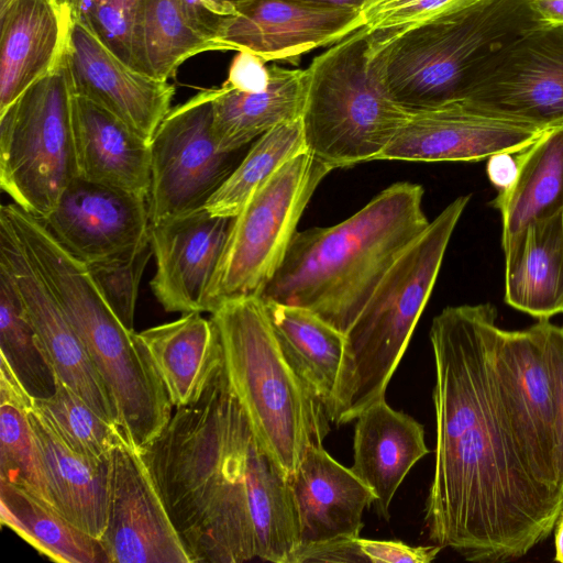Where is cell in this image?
I'll use <instances>...</instances> for the list:
<instances>
[{
    "label": "cell",
    "mask_w": 563,
    "mask_h": 563,
    "mask_svg": "<svg viewBox=\"0 0 563 563\" xmlns=\"http://www.w3.org/2000/svg\"><path fill=\"white\" fill-rule=\"evenodd\" d=\"M305 151L301 119L272 129L256 140L205 209L212 216L234 218L285 163Z\"/></svg>",
    "instance_id": "cell-32"
},
{
    "label": "cell",
    "mask_w": 563,
    "mask_h": 563,
    "mask_svg": "<svg viewBox=\"0 0 563 563\" xmlns=\"http://www.w3.org/2000/svg\"><path fill=\"white\" fill-rule=\"evenodd\" d=\"M541 25H563V0H530Z\"/></svg>",
    "instance_id": "cell-46"
},
{
    "label": "cell",
    "mask_w": 563,
    "mask_h": 563,
    "mask_svg": "<svg viewBox=\"0 0 563 563\" xmlns=\"http://www.w3.org/2000/svg\"><path fill=\"white\" fill-rule=\"evenodd\" d=\"M56 241L86 265L130 255L151 241L147 197L75 178L41 219Z\"/></svg>",
    "instance_id": "cell-15"
},
{
    "label": "cell",
    "mask_w": 563,
    "mask_h": 563,
    "mask_svg": "<svg viewBox=\"0 0 563 563\" xmlns=\"http://www.w3.org/2000/svg\"><path fill=\"white\" fill-rule=\"evenodd\" d=\"M29 410L0 401V481L18 485L53 506Z\"/></svg>",
    "instance_id": "cell-37"
},
{
    "label": "cell",
    "mask_w": 563,
    "mask_h": 563,
    "mask_svg": "<svg viewBox=\"0 0 563 563\" xmlns=\"http://www.w3.org/2000/svg\"><path fill=\"white\" fill-rule=\"evenodd\" d=\"M518 174L492 201L501 214V246L529 224L563 212V126L545 131L515 153Z\"/></svg>",
    "instance_id": "cell-29"
},
{
    "label": "cell",
    "mask_w": 563,
    "mask_h": 563,
    "mask_svg": "<svg viewBox=\"0 0 563 563\" xmlns=\"http://www.w3.org/2000/svg\"><path fill=\"white\" fill-rule=\"evenodd\" d=\"M232 218L205 208L151 224L155 274L151 288L167 312H205V296Z\"/></svg>",
    "instance_id": "cell-20"
},
{
    "label": "cell",
    "mask_w": 563,
    "mask_h": 563,
    "mask_svg": "<svg viewBox=\"0 0 563 563\" xmlns=\"http://www.w3.org/2000/svg\"><path fill=\"white\" fill-rule=\"evenodd\" d=\"M358 538H339L327 541L301 543L290 556L289 563L365 562Z\"/></svg>",
    "instance_id": "cell-43"
},
{
    "label": "cell",
    "mask_w": 563,
    "mask_h": 563,
    "mask_svg": "<svg viewBox=\"0 0 563 563\" xmlns=\"http://www.w3.org/2000/svg\"><path fill=\"white\" fill-rule=\"evenodd\" d=\"M364 26L361 9L299 0H246L219 38L222 51H250L265 62L298 64L308 52Z\"/></svg>",
    "instance_id": "cell-18"
},
{
    "label": "cell",
    "mask_w": 563,
    "mask_h": 563,
    "mask_svg": "<svg viewBox=\"0 0 563 563\" xmlns=\"http://www.w3.org/2000/svg\"><path fill=\"white\" fill-rule=\"evenodd\" d=\"M538 26L530 0H475L372 33L369 56L394 100L416 112L465 100L488 62Z\"/></svg>",
    "instance_id": "cell-4"
},
{
    "label": "cell",
    "mask_w": 563,
    "mask_h": 563,
    "mask_svg": "<svg viewBox=\"0 0 563 563\" xmlns=\"http://www.w3.org/2000/svg\"><path fill=\"white\" fill-rule=\"evenodd\" d=\"M1 523L49 560L109 563L101 541L77 528L29 490L0 481Z\"/></svg>",
    "instance_id": "cell-31"
},
{
    "label": "cell",
    "mask_w": 563,
    "mask_h": 563,
    "mask_svg": "<svg viewBox=\"0 0 563 563\" xmlns=\"http://www.w3.org/2000/svg\"><path fill=\"white\" fill-rule=\"evenodd\" d=\"M141 43L148 74L162 80L190 57L219 51L189 26L181 0H142Z\"/></svg>",
    "instance_id": "cell-34"
},
{
    "label": "cell",
    "mask_w": 563,
    "mask_h": 563,
    "mask_svg": "<svg viewBox=\"0 0 563 563\" xmlns=\"http://www.w3.org/2000/svg\"><path fill=\"white\" fill-rule=\"evenodd\" d=\"M371 42L363 26L306 69L305 145L332 170L377 161L409 117L373 65Z\"/></svg>",
    "instance_id": "cell-8"
},
{
    "label": "cell",
    "mask_w": 563,
    "mask_h": 563,
    "mask_svg": "<svg viewBox=\"0 0 563 563\" xmlns=\"http://www.w3.org/2000/svg\"><path fill=\"white\" fill-rule=\"evenodd\" d=\"M365 562L372 563H429L443 549L438 544L412 547L402 541L358 538Z\"/></svg>",
    "instance_id": "cell-42"
},
{
    "label": "cell",
    "mask_w": 563,
    "mask_h": 563,
    "mask_svg": "<svg viewBox=\"0 0 563 563\" xmlns=\"http://www.w3.org/2000/svg\"><path fill=\"white\" fill-rule=\"evenodd\" d=\"M100 541L109 563H191L140 450L128 440L110 456L108 521Z\"/></svg>",
    "instance_id": "cell-14"
},
{
    "label": "cell",
    "mask_w": 563,
    "mask_h": 563,
    "mask_svg": "<svg viewBox=\"0 0 563 563\" xmlns=\"http://www.w3.org/2000/svg\"><path fill=\"white\" fill-rule=\"evenodd\" d=\"M332 169L305 151L285 163L232 218L205 296V312L263 292L279 268L317 187Z\"/></svg>",
    "instance_id": "cell-10"
},
{
    "label": "cell",
    "mask_w": 563,
    "mask_h": 563,
    "mask_svg": "<svg viewBox=\"0 0 563 563\" xmlns=\"http://www.w3.org/2000/svg\"><path fill=\"white\" fill-rule=\"evenodd\" d=\"M0 268L11 278L57 379L108 421L119 424L117 406L76 330L32 267L11 232L0 224Z\"/></svg>",
    "instance_id": "cell-19"
},
{
    "label": "cell",
    "mask_w": 563,
    "mask_h": 563,
    "mask_svg": "<svg viewBox=\"0 0 563 563\" xmlns=\"http://www.w3.org/2000/svg\"><path fill=\"white\" fill-rule=\"evenodd\" d=\"M246 0H181L189 26L221 49L219 38Z\"/></svg>",
    "instance_id": "cell-40"
},
{
    "label": "cell",
    "mask_w": 563,
    "mask_h": 563,
    "mask_svg": "<svg viewBox=\"0 0 563 563\" xmlns=\"http://www.w3.org/2000/svg\"><path fill=\"white\" fill-rule=\"evenodd\" d=\"M53 507L100 540L108 521L110 459L71 450L34 406L27 412Z\"/></svg>",
    "instance_id": "cell-25"
},
{
    "label": "cell",
    "mask_w": 563,
    "mask_h": 563,
    "mask_svg": "<svg viewBox=\"0 0 563 563\" xmlns=\"http://www.w3.org/2000/svg\"><path fill=\"white\" fill-rule=\"evenodd\" d=\"M420 185L399 181L328 228L296 231L261 297L306 307L345 332L378 283L429 225Z\"/></svg>",
    "instance_id": "cell-3"
},
{
    "label": "cell",
    "mask_w": 563,
    "mask_h": 563,
    "mask_svg": "<svg viewBox=\"0 0 563 563\" xmlns=\"http://www.w3.org/2000/svg\"><path fill=\"white\" fill-rule=\"evenodd\" d=\"M65 57L0 113V186L30 214L45 219L77 178Z\"/></svg>",
    "instance_id": "cell-9"
},
{
    "label": "cell",
    "mask_w": 563,
    "mask_h": 563,
    "mask_svg": "<svg viewBox=\"0 0 563 563\" xmlns=\"http://www.w3.org/2000/svg\"><path fill=\"white\" fill-rule=\"evenodd\" d=\"M463 101L542 131L563 126V25L538 26L500 51Z\"/></svg>",
    "instance_id": "cell-13"
},
{
    "label": "cell",
    "mask_w": 563,
    "mask_h": 563,
    "mask_svg": "<svg viewBox=\"0 0 563 563\" xmlns=\"http://www.w3.org/2000/svg\"><path fill=\"white\" fill-rule=\"evenodd\" d=\"M166 388L173 407L198 399L211 373L222 361L218 329L201 312L137 332Z\"/></svg>",
    "instance_id": "cell-27"
},
{
    "label": "cell",
    "mask_w": 563,
    "mask_h": 563,
    "mask_svg": "<svg viewBox=\"0 0 563 563\" xmlns=\"http://www.w3.org/2000/svg\"><path fill=\"white\" fill-rule=\"evenodd\" d=\"M545 346L555 398L556 471L563 488V328L545 319Z\"/></svg>",
    "instance_id": "cell-41"
},
{
    "label": "cell",
    "mask_w": 563,
    "mask_h": 563,
    "mask_svg": "<svg viewBox=\"0 0 563 563\" xmlns=\"http://www.w3.org/2000/svg\"><path fill=\"white\" fill-rule=\"evenodd\" d=\"M470 198L471 195L455 198L406 247L345 332V353L329 411L331 422H352L385 398Z\"/></svg>",
    "instance_id": "cell-7"
},
{
    "label": "cell",
    "mask_w": 563,
    "mask_h": 563,
    "mask_svg": "<svg viewBox=\"0 0 563 563\" xmlns=\"http://www.w3.org/2000/svg\"><path fill=\"white\" fill-rule=\"evenodd\" d=\"M71 20L58 0H0V113L57 65Z\"/></svg>",
    "instance_id": "cell-21"
},
{
    "label": "cell",
    "mask_w": 563,
    "mask_h": 563,
    "mask_svg": "<svg viewBox=\"0 0 563 563\" xmlns=\"http://www.w3.org/2000/svg\"><path fill=\"white\" fill-rule=\"evenodd\" d=\"M490 183L499 190L509 188L516 180L518 163L512 152H499L488 157L486 166Z\"/></svg>",
    "instance_id": "cell-45"
},
{
    "label": "cell",
    "mask_w": 563,
    "mask_h": 563,
    "mask_svg": "<svg viewBox=\"0 0 563 563\" xmlns=\"http://www.w3.org/2000/svg\"><path fill=\"white\" fill-rule=\"evenodd\" d=\"M228 379L256 441L288 479L330 431L328 410L284 354L258 295L223 301L212 312Z\"/></svg>",
    "instance_id": "cell-6"
},
{
    "label": "cell",
    "mask_w": 563,
    "mask_h": 563,
    "mask_svg": "<svg viewBox=\"0 0 563 563\" xmlns=\"http://www.w3.org/2000/svg\"><path fill=\"white\" fill-rule=\"evenodd\" d=\"M141 12L142 0H82L73 18L128 66L150 75L141 43Z\"/></svg>",
    "instance_id": "cell-36"
},
{
    "label": "cell",
    "mask_w": 563,
    "mask_h": 563,
    "mask_svg": "<svg viewBox=\"0 0 563 563\" xmlns=\"http://www.w3.org/2000/svg\"><path fill=\"white\" fill-rule=\"evenodd\" d=\"M265 60L246 49L233 57L224 85L244 92H261L269 85L271 70Z\"/></svg>",
    "instance_id": "cell-44"
},
{
    "label": "cell",
    "mask_w": 563,
    "mask_h": 563,
    "mask_svg": "<svg viewBox=\"0 0 563 563\" xmlns=\"http://www.w3.org/2000/svg\"><path fill=\"white\" fill-rule=\"evenodd\" d=\"M140 452L191 563H285L298 547L288 479L256 441L223 358Z\"/></svg>",
    "instance_id": "cell-2"
},
{
    "label": "cell",
    "mask_w": 563,
    "mask_h": 563,
    "mask_svg": "<svg viewBox=\"0 0 563 563\" xmlns=\"http://www.w3.org/2000/svg\"><path fill=\"white\" fill-rule=\"evenodd\" d=\"M299 1L314 3V4H321V5L361 9L368 0H299Z\"/></svg>",
    "instance_id": "cell-47"
},
{
    "label": "cell",
    "mask_w": 563,
    "mask_h": 563,
    "mask_svg": "<svg viewBox=\"0 0 563 563\" xmlns=\"http://www.w3.org/2000/svg\"><path fill=\"white\" fill-rule=\"evenodd\" d=\"M352 472L376 496V514L388 520L393 498L412 466L430 453L421 423L385 398L355 419Z\"/></svg>",
    "instance_id": "cell-24"
},
{
    "label": "cell",
    "mask_w": 563,
    "mask_h": 563,
    "mask_svg": "<svg viewBox=\"0 0 563 563\" xmlns=\"http://www.w3.org/2000/svg\"><path fill=\"white\" fill-rule=\"evenodd\" d=\"M264 301L288 362L322 400L329 415L345 353V334L306 307Z\"/></svg>",
    "instance_id": "cell-30"
},
{
    "label": "cell",
    "mask_w": 563,
    "mask_h": 563,
    "mask_svg": "<svg viewBox=\"0 0 563 563\" xmlns=\"http://www.w3.org/2000/svg\"><path fill=\"white\" fill-rule=\"evenodd\" d=\"M0 355L33 399L51 397L57 377L9 275L0 268Z\"/></svg>",
    "instance_id": "cell-33"
},
{
    "label": "cell",
    "mask_w": 563,
    "mask_h": 563,
    "mask_svg": "<svg viewBox=\"0 0 563 563\" xmlns=\"http://www.w3.org/2000/svg\"><path fill=\"white\" fill-rule=\"evenodd\" d=\"M288 483L298 516L300 544L360 537L363 512L376 500L373 490L322 445L306 452Z\"/></svg>",
    "instance_id": "cell-22"
},
{
    "label": "cell",
    "mask_w": 563,
    "mask_h": 563,
    "mask_svg": "<svg viewBox=\"0 0 563 563\" xmlns=\"http://www.w3.org/2000/svg\"><path fill=\"white\" fill-rule=\"evenodd\" d=\"M490 369L500 413L528 470L538 483L563 496L545 319L525 330L498 328L490 346Z\"/></svg>",
    "instance_id": "cell-11"
},
{
    "label": "cell",
    "mask_w": 563,
    "mask_h": 563,
    "mask_svg": "<svg viewBox=\"0 0 563 563\" xmlns=\"http://www.w3.org/2000/svg\"><path fill=\"white\" fill-rule=\"evenodd\" d=\"M475 0H368L361 12L372 33L404 29Z\"/></svg>",
    "instance_id": "cell-39"
},
{
    "label": "cell",
    "mask_w": 563,
    "mask_h": 563,
    "mask_svg": "<svg viewBox=\"0 0 563 563\" xmlns=\"http://www.w3.org/2000/svg\"><path fill=\"white\" fill-rule=\"evenodd\" d=\"M58 1L69 10L71 15H74L82 0H58Z\"/></svg>",
    "instance_id": "cell-49"
},
{
    "label": "cell",
    "mask_w": 563,
    "mask_h": 563,
    "mask_svg": "<svg viewBox=\"0 0 563 563\" xmlns=\"http://www.w3.org/2000/svg\"><path fill=\"white\" fill-rule=\"evenodd\" d=\"M269 85L244 92L227 85L217 88L212 104V135L219 150L234 152L272 129L301 119L306 69L272 65Z\"/></svg>",
    "instance_id": "cell-28"
},
{
    "label": "cell",
    "mask_w": 563,
    "mask_h": 563,
    "mask_svg": "<svg viewBox=\"0 0 563 563\" xmlns=\"http://www.w3.org/2000/svg\"><path fill=\"white\" fill-rule=\"evenodd\" d=\"M496 320L490 303L446 307L429 333L435 459L424 522L434 544L478 563L525 556L563 510V496L536 481L500 413L490 369Z\"/></svg>",
    "instance_id": "cell-1"
},
{
    "label": "cell",
    "mask_w": 563,
    "mask_h": 563,
    "mask_svg": "<svg viewBox=\"0 0 563 563\" xmlns=\"http://www.w3.org/2000/svg\"><path fill=\"white\" fill-rule=\"evenodd\" d=\"M152 256L150 241L130 255L87 265L102 296L129 330H134L140 284Z\"/></svg>",
    "instance_id": "cell-38"
},
{
    "label": "cell",
    "mask_w": 563,
    "mask_h": 563,
    "mask_svg": "<svg viewBox=\"0 0 563 563\" xmlns=\"http://www.w3.org/2000/svg\"><path fill=\"white\" fill-rule=\"evenodd\" d=\"M556 562L563 563V510L555 525V556Z\"/></svg>",
    "instance_id": "cell-48"
},
{
    "label": "cell",
    "mask_w": 563,
    "mask_h": 563,
    "mask_svg": "<svg viewBox=\"0 0 563 563\" xmlns=\"http://www.w3.org/2000/svg\"><path fill=\"white\" fill-rule=\"evenodd\" d=\"M545 131L493 117L464 101L409 112L378 159L471 162L517 153Z\"/></svg>",
    "instance_id": "cell-16"
},
{
    "label": "cell",
    "mask_w": 563,
    "mask_h": 563,
    "mask_svg": "<svg viewBox=\"0 0 563 563\" xmlns=\"http://www.w3.org/2000/svg\"><path fill=\"white\" fill-rule=\"evenodd\" d=\"M20 247L81 339L117 406L126 440L141 450L164 429L173 406L137 332L124 327L88 266L44 224L29 227Z\"/></svg>",
    "instance_id": "cell-5"
},
{
    "label": "cell",
    "mask_w": 563,
    "mask_h": 563,
    "mask_svg": "<svg viewBox=\"0 0 563 563\" xmlns=\"http://www.w3.org/2000/svg\"><path fill=\"white\" fill-rule=\"evenodd\" d=\"M73 92L108 110L151 143L170 111L175 88L137 71L73 18L64 52Z\"/></svg>",
    "instance_id": "cell-17"
},
{
    "label": "cell",
    "mask_w": 563,
    "mask_h": 563,
    "mask_svg": "<svg viewBox=\"0 0 563 563\" xmlns=\"http://www.w3.org/2000/svg\"><path fill=\"white\" fill-rule=\"evenodd\" d=\"M71 120L77 178L148 197L150 143L108 110L76 95Z\"/></svg>",
    "instance_id": "cell-23"
},
{
    "label": "cell",
    "mask_w": 563,
    "mask_h": 563,
    "mask_svg": "<svg viewBox=\"0 0 563 563\" xmlns=\"http://www.w3.org/2000/svg\"><path fill=\"white\" fill-rule=\"evenodd\" d=\"M504 254L506 303L537 319L563 313V212L529 224Z\"/></svg>",
    "instance_id": "cell-26"
},
{
    "label": "cell",
    "mask_w": 563,
    "mask_h": 563,
    "mask_svg": "<svg viewBox=\"0 0 563 563\" xmlns=\"http://www.w3.org/2000/svg\"><path fill=\"white\" fill-rule=\"evenodd\" d=\"M58 437L74 451L88 457L107 460L126 440L121 428L101 417L59 379L55 393L34 399Z\"/></svg>",
    "instance_id": "cell-35"
},
{
    "label": "cell",
    "mask_w": 563,
    "mask_h": 563,
    "mask_svg": "<svg viewBox=\"0 0 563 563\" xmlns=\"http://www.w3.org/2000/svg\"><path fill=\"white\" fill-rule=\"evenodd\" d=\"M217 89H206L170 109L151 145V224L205 208L245 154L223 152L212 135Z\"/></svg>",
    "instance_id": "cell-12"
}]
</instances>
